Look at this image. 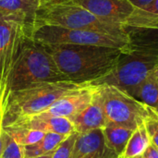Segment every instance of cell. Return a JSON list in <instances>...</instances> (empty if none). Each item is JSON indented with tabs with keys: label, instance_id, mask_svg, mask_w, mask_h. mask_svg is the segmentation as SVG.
<instances>
[{
	"label": "cell",
	"instance_id": "obj_1",
	"mask_svg": "<svg viewBox=\"0 0 158 158\" xmlns=\"http://www.w3.org/2000/svg\"><path fill=\"white\" fill-rule=\"evenodd\" d=\"M69 81L88 84L113 70L123 50L78 44H42Z\"/></svg>",
	"mask_w": 158,
	"mask_h": 158
},
{
	"label": "cell",
	"instance_id": "obj_2",
	"mask_svg": "<svg viewBox=\"0 0 158 158\" xmlns=\"http://www.w3.org/2000/svg\"><path fill=\"white\" fill-rule=\"evenodd\" d=\"M130 47L122 52L117 65L105 77L90 83L111 85L131 95L133 91L145 81L158 64V33L153 35L147 30L129 28Z\"/></svg>",
	"mask_w": 158,
	"mask_h": 158
},
{
	"label": "cell",
	"instance_id": "obj_3",
	"mask_svg": "<svg viewBox=\"0 0 158 158\" xmlns=\"http://www.w3.org/2000/svg\"><path fill=\"white\" fill-rule=\"evenodd\" d=\"M82 85L71 81L42 82L8 93L4 103L3 127L44 112L62 95Z\"/></svg>",
	"mask_w": 158,
	"mask_h": 158
},
{
	"label": "cell",
	"instance_id": "obj_4",
	"mask_svg": "<svg viewBox=\"0 0 158 158\" xmlns=\"http://www.w3.org/2000/svg\"><path fill=\"white\" fill-rule=\"evenodd\" d=\"M69 81L42 44L28 39L6 81V94L42 82Z\"/></svg>",
	"mask_w": 158,
	"mask_h": 158
},
{
	"label": "cell",
	"instance_id": "obj_5",
	"mask_svg": "<svg viewBox=\"0 0 158 158\" xmlns=\"http://www.w3.org/2000/svg\"><path fill=\"white\" fill-rule=\"evenodd\" d=\"M41 25L59 26L118 36L129 35V28L106 21L84 7L74 4L41 6L37 13L36 27Z\"/></svg>",
	"mask_w": 158,
	"mask_h": 158
},
{
	"label": "cell",
	"instance_id": "obj_6",
	"mask_svg": "<svg viewBox=\"0 0 158 158\" xmlns=\"http://www.w3.org/2000/svg\"><path fill=\"white\" fill-rule=\"evenodd\" d=\"M106 124L135 131L150 115V106L111 85H98Z\"/></svg>",
	"mask_w": 158,
	"mask_h": 158
},
{
	"label": "cell",
	"instance_id": "obj_7",
	"mask_svg": "<svg viewBox=\"0 0 158 158\" xmlns=\"http://www.w3.org/2000/svg\"><path fill=\"white\" fill-rule=\"evenodd\" d=\"M31 40L41 44H78L117 48L126 51L131 45V36H118L96 31L73 30L53 25L35 28Z\"/></svg>",
	"mask_w": 158,
	"mask_h": 158
},
{
	"label": "cell",
	"instance_id": "obj_8",
	"mask_svg": "<svg viewBox=\"0 0 158 158\" xmlns=\"http://www.w3.org/2000/svg\"><path fill=\"white\" fill-rule=\"evenodd\" d=\"M31 39L18 22L0 14V88L6 89V81L25 42Z\"/></svg>",
	"mask_w": 158,
	"mask_h": 158
},
{
	"label": "cell",
	"instance_id": "obj_9",
	"mask_svg": "<svg viewBox=\"0 0 158 158\" xmlns=\"http://www.w3.org/2000/svg\"><path fill=\"white\" fill-rule=\"evenodd\" d=\"M94 89V85L90 83L84 84L65 94L40 114L49 117L70 118L83 111L92 103Z\"/></svg>",
	"mask_w": 158,
	"mask_h": 158
},
{
	"label": "cell",
	"instance_id": "obj_10",
	"mask_svg": "<svg viewBox=\"0 0 158 158\" xmlns=\"http://www.w3.org/2000/svg\"><path fill=\"white\" fill-rule=\"evenodd\" d=\"M70 4L82 6L106 21L125 27L135 11L129 0H71Z\"/></svg>",
	"mask_w": 158,
	"mask_h": 158
},
{
	"label": "cell",
	"instance_id": "obj_11",
	"mask_svg": "<svg viewBox=\"0 0 158 158\" xmlns=\"http://www.w3.org/2000/svg\"><path fill=\"white\" fill-rule=\"evenodd\" d=\"M41 0H0V14L19 23L31 39Z\"/></svg>",
	"mask_w": 158,
	"mask_h": 158
},
{
	"label": "cell",
	"instance_id": "obj_12",
	"mask_svg": "<svg viewBox=\"0 0 158 158\" xmlns=\"http://www.w3.org/2000/svg\"><path fill=\"white\" fill-rule=\"evenodd\" d=\"M70 158H118L105 143L102 129L78 134Z\"/></svg>",
	"mask_w": 158,
	"mask_h": 158
},
{
	"label": "cell",
	"instance_id": "obj_13",
	"mask_svg": "<svg viewBox=\"0 0 158 158\" xmlns=\"http://www.w3.org/2000/svg\"><path fill=\"white\" fill-rule=\"evenodd\" d=\"M69 119L72 123L75 132L78 134L104 129L106 127V120L104 114L102 97L97 86H95L92 103L83 111Z\"/></svg>",
	"mask_w": 158,
	"mask_h": 158
},
{
	"label": "cell",
	"instance_id": "obj_14",
	"mask_svg": "<svg viewBox=\"0 0 158 158\" xmlns=\"http://www.w3.org/2000/svg\"><path fill=\"white\" fill-rule=\"evenodd\" d=\"M8 126L38 131L44 133H56L66 137L75 132L73 125L69 118L49 117L42 114L19 119Z\"/></svg>",
	"mask_w": 158,
	"mask_h": 158
},
{
	"label": "cell",
	"instance_id": "obj_15",
	"mask_svg": "<svg viewBox=\"0 0 158 158\" xmlns=\"http://www.w3.org/2000/svg\"><path fill=\"white\" fill-rule=\"evenodd\" d=\"M102 131L106 147L120 157L134 131L113 124H106Z\"/></svg>",
	"mask_w": 158,
	"mask_h": 158
},
{
	"label": "cell",
	"instance_id": "obj_16",
	"mask_svg": "<svg viewBox=\"0 0 158 158\" xmlns=\"http://www.w3.org/2000/svg\"><path fill=\"white\" fill-rule=\"evenodd\" d=\"M126 27L136 30H158V0L143 9H135Z\"/></svg>",
	"mask_w": 158,
	"mask_h": 158
},
{
	"label": "cell",
	"instance_id": "obj_17",
	"mask_svg": "<svg viewBox=\"0 0 158 158\" xmlns=\"http://www.w3.org/2000/svg\"><path fill=\"white\" fill-rule=\"evenodd\" d=\"M66 138V136L56 133H44V137L37 143L22 147L24 158H36L52 154Z\"/></svg>",
	"mask_w": 158,
	"mask_h": 158
},
{
	"label": "cell",
	"instance_id": "obj_18",
	"mask_svg": "<svg viewBox=\"0 0 158 158\" xmlns=\"http://www.w3.org/2000/svg\"><path fill=\"white\" fill-rule=\"evenodd\" d=\"M150 143V138L143 123L133 131L124 153L118 158H133L142 156Z\"/></svg>",
	"mask_w": 158,
	"mask_h": 158
},
{
	"label": "cell",
	"instance_id": "obj_19",
	"mask_svg": "<svg viewBox=\"0 0 158 158\" xmlns=\"http://www.w3.org/2000/svg\"><path fill=\"white\" fill-rule=\"evenodd\" d=\"M131 96L152 108H157L158 84L152 74L133 91Z\"/></svg>",
	"mask_w": 158,
	"mask_h": 158
},
{
	"label": "cell",
	"instance_id": "obj_20",
	"mask_svg": "<svg viewBox=\"0 0 158 158\" xmlns=\"http://www.w3.org/2000/svg\"><path fill=\"white\" fill-rule=\"evenodd\" d=\"M3 131L6 132L13 140H15L17 143H19L21 147L31 145L37 143L44 135V133L42 131L12 126L3 127Z\"/></svg>",
	"mask_w": 158,
	"mask_h": 158
},
{
	"label": "cell",
	"instance_id": "obj_21",
	"mask_svg": "<svg viewBox=\"0 0 158 158\" xmlns=\"http://www.w3.org/2000/svg\"><path fill=\"white\" fill-rule=\"evenodd\" d=\"M0 158H24L23 148L4 131H2V151Z\"/></svg>",
	"mask_w": 158,
	"mask_h": 158
},
{
	"label": "cell",
	"instance_id": "obj_22",
	"mask_svg": "<svg viewBox=\"0 0 158 158\" xmlns=\"http://www.w3.org/2000/svg\"><path fill=\"white\" fill-rule=\"evenodd\" d=\"M151 143L158 149V112L150 107V115L144 121Z\"/></svg>",
	"mask_w": 158,
	"mask_h": 158
},
{
	"label": "cell",
	"instance_id": "obj_23",
	"mask_svg": "<svg viewBox=\"0 0 158 158\" xmlns=\"http://www.w3.org/2000/svg\"><path fill=\"white\" fill-rule=\"evenodd\" d=\"M78 133L74 132L67 137L52 153L50 158H70Z\"/></svg>",
	"mask_w": 158,
	"mask_h": 158
},
{
	"label": "cell",
	"instance_id": "obj_24",
	"mask_svg": "<svg viewBox=\"0 0 158 158\" xmlns=\"http://www.w3.org/2000/svg\"><path fill=\"white\" fill-rule=\"evenodd\" d=\"M142 156L143 158H158V149L152 143H150Z\"/></svg>",
	"mask_w": 158,
	"mask_h": 158
},
{
	"label": "cell",
	"instance_id": "obj_25",
	"mask_svg": "<svg viewBox=\"0 0 158 158\" xmlns=\"http://www.w3.org/2000/svg\"><path fill=\"white\" fill-rule=\"evenodd\" d=\"M135 9H143L151 5L155 0H129Z\"/></svg>",
	"mask_w": 158,
	"mask_h": 158
},
{
	"label": "cell",
	"instance_id": "obj_26",
	"mask_svg": "<svg viewBox=\"0 0 158 158\" xmlns=\"http://www.w3.org/2000/svg\"><path fill=\"white\" fill-rule=\"evenodd\" d=\"M42 6H55V5H66L70 4L71 0H41Z\"/></svg>",
	"mask_w": 158,
	"mask_h": 158
},
{
	"label": "cell",
	"instance_id": "obj_27",
	"mask_svg": "<svg viewBox=\"0 0 158 158\" xmlns=\"http://www.w3.org/2000/svg\"><path fill=\"white\" fill-rule=\"evenodd\" d=\"M4 103H5V98L1 104L0 106V156H1V151H2V131H3V111H4Z\"/></svg>",
	"mask_w": 158,
	"mask_h": 158
},
{
	"label": "cell",
	"instance_id": "obj_28",
	"mask_svg": "<svg viewBox=\"0 0 158 158\" xmlns=\"http://www.w3.org/2000/svg\"><path fill=\"white\" fill-rule=\"evenodd\" d=\"M152 75H153V77L155 78L156 81L157 82V84H158V64H157V65H156V69H154V71H153Z\"/></svg>",
	"mask_w": 158,
	"mask_h": 158
},
{
	"label": "cell",
	"instance_id": "obj_29",
	"mask_svg": "<svg viewBox=\"0 0 158 158\" xmlns=\"http://www.w3.org/2000/svg\"><path fill=\"white\" fill-rule=\"evenodd\" d=\"M6 96V90L4 89H1V93H0V106H1V104L4 100V98Z\"/></svg>",
	"mask_w": 158,
	"mask_h": 158
},
{
	"label": "cell",
	"instance_id": "obj_30",
	"mask_svg": "<svg viewBox=\"0 0 158 158\" xmlns=\"http://www.w3.org/2000/svg\"><path fill=\"white\" fill-rule=\"evenodd\" d=\"M51 155H52V154H49V155H45V156H39V157H36V158H50L51 157Z\"/></svg>",
	"mask_w": 158,
	"mask_h": 158
},
{
	"label": "cell",
	"instance_id": "obj_31",
	"mask_svg": "<svg viewBox=\"0 0 158 158\" xmlns=\"http://www.w3.org/2000/svg\"><path fill=\"white\" fill-rule=\"evenodd\" d=\"M133 158H143V156H135V157Z\"/></svg>",
	"mask_w": 158,
	"mask_h": 158
},
{
	"label": "cell",
	"instance_id": "obj_32",
	"mask_svg": "<svg viewBox=\"0 0 158 158\" xmlns=\"http://www.w3.org/2000/svg\"><path fill=\"white\" fill-rule=\"evenodd\" d=\"M156 111H157V112H158V107H157V108H156Z\"/></svg>",
	"mask_w": 158,
	"mask_h": 158
},
{
	"label": "cell",
	"instance_id": "obj_33",
	"mask_svg": "<svg viewBox=\"0 0 158 158\" xmlns=\"http://www.w3.org/2000/svg\"><path fill=\"white\" fill-rule=\"evenodd\" d=\"M0 93H1V88H0Z\"/></svg>",
	"mask_w": 158,
	"mask_h": 158
}]
</instances>
